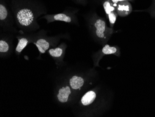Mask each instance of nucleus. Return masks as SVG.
Here are the masks:
<instances>
[{
    "instance_id": "nucleus-11",
    "label": "nucleus",
    "mask_w": 155,
    "mask_h": 117,
    "mask_svg": "<svg viewBox=\"0 0 155 117\" xmlns=\"http://www.w3.org/2000/svg\"><path fill=\"white\" fill-rule=\"evenodd\" d=\"M49 53L53 57H60L62 55L63 50L61 47H57L54 49H51L49 50Z\"/></svg>"
},
{
    "instance_id": "nucleus-4",
    "label": "nucleus",
    "mask_w": 155,
    "mask_h": 117,
    "mask_svg": "<svg viewBox=\"0 0 155 117\" xmlns=\"http://www.w3.org/2000/svg\"><path fill=\"white\" fill-rule=\"evenodd\" d=\"M45 18L48 20L49 22L59 21L64 22L67 23L72 22V18L70 15H68L66 12L59 13L54 15H47L45 16Z\"/></svg>"
},
{
    "instance_id": "nucleus-3",
    "label": "nucleus",
    "mask_w": 155,
    "mask_h": 117,
    "mask_svg": "<svg viewBox=\"0 0 155 117\" xmlns=\"http://www.w3.org/2000/svg\"><path fill=\"white\" fill-rule=\"evenodd\" d=\"M116 11L119 16H127L132 11V5L129 1L120 2L117 4Z\"/></svg>"
},
{
    "instance_id": "nucleus-1",
    "label": "nucleus",
    "mask_w": 155,
    "mask_h": 117,
    "mask_svg": "<svg viewBox=\"0 0 155 117\" xmlns=\"http://www.w3.org/2000/svg\"><path fill=\"white\" fill-rule=\"evenodd\" d=\"M18 25L29 28L35 24L38 15L46 13L45 3L40 0H8Z\"/></svg>"
},
{
    "instance_id": "nucleus-7",
    "label": "nucleus",
    "mask_w": 155,
    "mask_h": 117,
    "mask_svg": "<svg viewBox=\"0 0 155 117\" xmlns=\"http://www.w3.org/2000/svg\"><path fill=\"white\" fill-rule=\"evenodd\" d=\"M96 97V94L94 91H89L84 94L82 98V104L84 105H88L93 103Z\"/></svg>"
},
{
    "instance_id": "nucleus-2",
    "label": "nucleus",
    "mask_w": 155,
    "mask_h": 117,
    "mask_svg": "<svg viewBox=\"0 0 155 117\" xmlns=\"http://www.w3.org/2000/svg\"><path fill=\"white\" fill-rule=\"evenodd\" d=\"M94 27L95 29L96 36L100 39H106L108 33L111 31L108 29L105 22L101 18L96 20L94 23Z\"/></svg>"
},
{
    "instance_id": "nucleus-15",
    "label": "nucleus",
    "mask_w": 155,
    "mask_h": 117,
    "mask_svg": "<svg viewBox=\"0 0 155 117\" xmlns=\"http://www.w3.org/2000/svg\"><path fill=\"white\" fill-rule=\"evenodd\" d=\"M111 1H112V2H113V3H114L115 7L116 8L117 3H118V2H120L133 1V0H111Z\"/></svg>"
},
{
    "instance_id": "nucleus-12",
    "label": "nucleus",
    "mask_w": 155,
    "mask_h": 117,
    "mask_svg": "<svg viewBox=\"0 0 155 117\" xmlns=\"http://www.w3.org/2000/svg\"><path fill=\"white\" fill-rule=\"evenodd\" d=\"M117 51V49L116 47H110L108 44L105 45L102 50V52L105 55L114 54L116 53Z\"/></svg>"
},
{
    "instance_id": "nucleus-5",
    "label": "nucleus",
    "mask_w": 155,
    "mask_h": 117,
    "mask_svg": "<svg viewBox=\"0 0 155 117\" xmlns=\"http://www.w3.org/2000/svg\"><path fill=\"white\" fill-rule=\"evenodd\" d=\"M34 44L36 45V47L38 48V50L41 53H45L46 50L49 49L50 46L49 42L44 38L37 39L34 42Z\"/></svg>"
},
{
    "instance_id": "nucleus-13",
    "label": "nucleus",
    "mask_w": 155,
    "mask_h": 117,
    "mask_svg": "<svg viewBox=\"0 0 155 117\" xmlns=\"http://www.w3.org/2000/svg\"><path fill=\"white\" fill-rule=\"evenodd\" d=\"M10 49V46L8 43L5 40H0V52L1 53H6L8 52Z\"/></svg>"
},
{
    "instance_id": "nucleus-10",
    "label": "nucleus",
    "mask_w": 155,
    "mask_h": 117,
    "mask_svg": "<svg viewBox=\"0 0 155 117\" xmlns=\"http://www.w3.org/2000/svg\"><path fill=\"white\" fill-rule=\"evenodd\" d=\"M29 43V40L26 37H21L19 39V42L16 46L15 50L18 53H21Z\"/></svg>"
},
{
    "instance_id": "nucleus-6",
    "label": "nucleus",
    "mask_w": 155,
    "mask_h": 117,
    "mask_svg": "<svg viewBox=\"0 0 155 117\" xmlns=\"http://www.w3.org/2000/svg\"><path fill=\"white\" fill-rule=\"evenodd\" d=\"M71 93V90L69 86L63 87L59 90V93L57 95L58 100L61 103L67 102L69 96Z\"/></svg>"
},
{
    "instance_id": "nucleus-16",
    "label": "nucleus",
    "mask_w": 155,
    "mask_h": 117,
    "mask_svg": "<svg viewBox=\"0 0 155 117\" xmlns=\"http://www.w3.org/2000/svg\"><path fill=\"white\" fill-rule=\"evenodd\" d=\"M76 3H80L81 4H85L87 2V0H73Z\"/></svg>"
},
{
    "instance_id": "nucleus-9",
    "label": "nucleus",
    "mask_w": 155,
    "mask_h": 117,
    "mask_svg": "<svg viewBox=\"0 0 155 117\" xmlns=\"http://www.w3.org/2000/svg\"><path fill=\"white\" fill-rule=\"evenodd\" d=\"M102 5L107 15L112 11H116V8L111 0H103Z\"/></svg>"
},
{
    "instance_id": "nucleus-14",
    "label": "nucleus",
    "mask_w": 155,
    "mask_h": 117,
    "mask_svg": "<svg viewBox=\"0 0 155 117\" xmlns=\"http://www.w3.org/2000/svg\"><path fill=\"white\" fill-rule=\"evenodd\" d=\"M107 15L110 24L112 25H114L116 21L117 17V15H118L117 11H112Z\"/></svg>"
},
{
    "instance_id": "nucleus-8",
    "label": "nucleus",
    "mask_w": 155,
    "mask_h": 117,
    "mask_svg": "<svg viewBox=\"0 0 155 117\" xmlns=\"http://www.w3.org/2000/svg\"><path fill=\"white\" fill-rule=\"evenodd\" d=\"M69 82L70 86L73 89L77 90L83 86L84 81L82 77L74 76L70 79Z\"/></svg>"
}]
</instances>
